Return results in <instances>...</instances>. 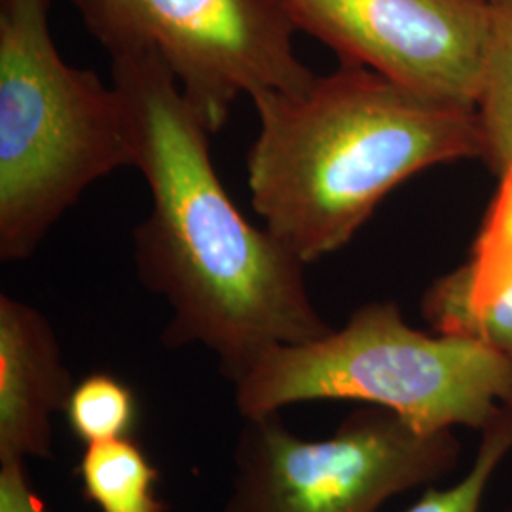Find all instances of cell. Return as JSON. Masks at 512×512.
<instances>
[{
  "label": "cell",
  "mask_w": 512,
  "mask_h": 512,
  "mask_svg": "<svg viewBox=\"0 0 512 512\" xmlns=\"http://www.w3.org/2000/svg\"><path fill=\"white\" fill-rule=\"evenodd\" d=\"M110 76L128 105L135 167L152 196L133 256L143 287L171 311L165 348L209 349L234 385L264 353L327 336L306 264L232 202L213 165L211 133L164 59L150 50L110 55Z\"/></svg>",
  "instance_id": "1"
},
{
  "label": "cell",
  "mask_w": 512,
  "mask_h": 512,
  "mask_svg": "<svg viewBox=\"0 0 512 512\" xmlns=\"http://www.w3.org/2000/svg\"><path fill=\"white\" fill-rule=\"evenodd\" d=\"M247 156L256 215L304 264L346 247L399 184L486 156L476 109L416 92L357 63L298 92L256 93Z\"/></svg>",
  "instance_id": "2"
},
{
  "label": "cell",
  "mask_w": 512,
  "mask_h": 512,
  "mask_svg": "<svg viewBox=\"0 0 512 512\" xmlns=\"http://www.w3.org/2000/svg\"><path fill=\"white\" fill-rule=\"evenodd\" d=\"M50 0H0V258L19 262L95 181L135 167L128 105L69 65Z\"/></svg>",
  "instance_id": "3"
},
{
  "label": "cell",
  "mask_w": 512,
  "mask_h": 512,
  "mask_svg": "<svg viewBox=\"0 0 512 512\" xmlns=\"http://www.w3.org/2000/svg\"><path fill=\"white\" fill-rule=\"evenodd\" d=\"M234 399L241 418L357 401L425 431H482L512 406V359L465 336L414 329L395 302H370L315 342L264 353L234 384Z\"/></svg>",
  "instance_id": "4"
},
{
  "label": "cell",
  "mask_w": 512,
  "mask_h": 512,
  "mask_svg": "<svg viewBox=\"0 0 512 512\" xmlns=\"http://www.w3.org/2000/svg\"><path fill=\"white\" fill-rule=\"evenodd\" d=\"M454 429L425 431L363 404L323 440H306L279 412L243 416L222 512H376L395 495L458 467Z\"/></svg>",
  "instance_id": "5"
},
{
  "label": "cell",
  "mask_w": 512,
  "mask_h": 512,
  "mask_svg": "<svg viewBox=\"0 0 512 512\" xmlns=\"http://www.w3.org/2000/svg\"><path fill=\"white\" fill-rule=\"evenodd\" d=\"M71 2L109 55H160L209 133L241 95L298 92L317 76L296 54L298 29L281 0Z\"/></svg>",
  "instance_id": "6"
},
{
  "label": "cell",
  "mask_w": 512,
  "mask_h": 512,
  "mask_svg": "<svg viewBox=\"0 0 512 512\" xmlns=\"http://www.w3.org/2000/svg\"><path fill=\"white\" fill-rule=\"evenodd\" d=\"M298 31L340 61L476 109L492 6L486 0H281Z\"/></svg>",
  "instance_id": "7"
},
{
  "label": "cell",
  "mask_w": 512,
  "mask_h": 512,
  "mask_svg": "<svg viewBox=\"0 0 512 512\" xmlns=\"http://www.w3.org/2000/svg\"><path fill=\"white\" fill-rule=\"evenodd\" d=\"M73 387L46 315L0 294V465L52 456L54 416Z\"/></svg>",
  "instance_id": "8"
},
{
  "label": "cell",
  "mask_w": 512,
  "mask_h": 512,
  "mask_svg": "<svg viewBox=\"0 0 512 512\" xmlns=\"http://www.w3.org/2000/svg\"><path fill=\"white\" fill-rule=\"evenodd\" d=\"M421 313L435 332L471 338L512 359V177L503 179L473 258L429 285Z\"/></svg>",
  "instance_id": "9"
},
{
  "label": "cell",
  "mask_w": 512,
  "mask_h": 512,
  "mask_svg": "<svg viewBox=\"0 0 512 512\" xmlns=\"http://www.w3.org/2000/svg\"><path fill=\"white\" fill-rule=\"evenodd\" d=\"M76 473L99 512H167L156 494L160 473L131 437L84 446Z\"/></svg>",
  "instance_id": "10"
},
{
  "label": "cell",
  "mask_w": 512,
  "mask_h": 512,
  "mask_svg": "<svg viewBox=\"0 0 512 512\" xmlns=\"http://www.w3.org/2000/svg\"><path fill=\"white\" fill-rule=\"evenodd\" d=\"M476 112L484 131L486 156L495 173L512 177V0L495 2Z\"/></svg>",
  "instance_id": "11"
},
{
  "label": "cell",
  "mask_w": 512,
  "mask_h": 512,
  "mask_svg": "<svg viewBox=\"0 0 512 512\" xmlns=\"http://www.w3.org/2000/svg\"><path fill=\"white\" fill-rule=\"evenodd\" d=\"M63 414L84 446L129 439L137 421V399L118 376L92 372L74 384Z\"/></svg>",
  "instance_id": "12"
},
{
  "label": "cell",
  "mask_w": 512,
  "mask_h": 512,
  "mask_svg": "<svg viewBox=\"0 0 512 512\" xmlns=\"http://www.w3.org/2000/svg\"><path fill=\"white\" fill-rule=\"evenodd\" d=\"M480 433L482 440L469 473L446 490H427L404 512H480L492 476L512 452V406H505Z\"/></svg>",
  "instance_id": "13"
},
{
  "label": "cell",
  "mask_w": 512,
  "mask_h": 512,
  "mask_svg": "<svg viewBox=\"0 0 512 512\" xmlns=\"http://www.w3.org/2000/svg\"><path fill=\"white\" fill-rule=\"evenodd\" d=\"M0 512H50L33 490L25 463L0 465Z\"/></svg>",
  "instance_id": "14"
},
{
  "label": "cell",
  "mask_w": 512,
  "mask_h": 512,
  "mask_svg": "<svg viewBox=\"0 0 512 512\" xmlns=\"http://www.w3.org/2000/svg\"><path fill=\"white\" fill-rule=\"evenodd\" d=\"M486 2H490V4H495V2H503V0H486Z\"/></svg>",
  "instance_id": "15"
},
{
  "label": "cell",
  "mask_w": 512,
  "mask_h": 512,
  "mask_svg": "<svg viewBox=\"0 0 512 512\" xmlns=\"http://www.w3.org/2000/svg\"><path fill=\"white\" fill-rule=\"evenodd\" d=\"M509 512H512V509H511V511H509Z\"/></svg>",
  "instance_id": "16"
}]
</instances>
